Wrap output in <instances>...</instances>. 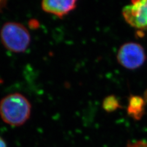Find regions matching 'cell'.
<instances>
[{"label":"cell","mask_w":147,"mask_h":147,"mask_svg":"<svg viewBox=\"0 0 147 147\" xmlns=\"http://www.w3.org/2000/svg\"><path fill=\"white\" fill-rule=\"evenodd\" d=\"M104 107L108 111H112L118 107L117 99L114 96H109L104 101Z\"/></svg>","instance_id":"7"},{"label":"cell","mask_w":147,"mask_h":147,"mask_svg":"<svg viewBox=\"0 0 147 147\" xmlns=\"http://www.w3.org/2000/svg\"><path fill=\"white\" fill-rule=\"evenodd\" d=\"M31 105L23 94H9L0 101V117L3 121L13 126L25 124L30 117Z\"/></svg>","instance_id":"1"},{"label":"cell","mask_w":147,"mask_h":147,"mask_svg":"<svg viewBox=\"0 0 147 147\" xmlns=\"http://www.w3.org/2000/svg\"><path fill=\"white\" fill-rule=\"evenodd\" d=\"M0 147H7V144L1 137H0Z\"/></svg>","instance_id":"10"},{"label":"cell","mask_w":147,"mask_h":147,"mask_svg":"<svg viewBox=\"0 0 147 147\" xmlns=\"http://www.w3.org/2000/svg\"><path fill=\"white\" fill-rule=\"evenodd\" d=\"M145 100L147 101V90H146L145 93Z\"/></svg>","instance_id":"11"},{"label":"cell","mask_w":147,"mask_h":147,"mask_svg":"<svg viewBox=\"0 0 147 147\" xmlns=\"http://www.w3.org/2000/svg\"><path fill=\"white\" fill-rule=\"evenodd\" d=\"M7 0H0V13H1L7 6Z\"/></svg>","instance_id":"9"},{"label":"cell","mask_w":147,"mask_h":147,"mask_svg":"<svg viewBox=\"0 0 147 147\" xmlns=\"http://www.w3.org/2000/svg\"><path fill=\"white\" fill-rule=\"evenodd\" d=\"M123 16L129 25L137 29L147 30V0H131L123 9Z\"/></svg>","instance_id":"4"},{"label":"cell","mask_w":147,"mask_h":147,"mask_svg":"<svg viewBox=\"0 0 147 147\" xmlns=\"http://www.w3.org/2000/svg\"><path fill=\"white\" fill-rule=\"evenodd\" d=\"M77 0H42V10L59 18H63L76 7Z\"/></svg>","instance_id":"5"},{"label":"cell","mask_w":147,"mask_h":147,"mask_svg":"<svg viewBox=\"0 0 147 147\" xmlns=\"http://www.w3.org/2000/svg\"><path fill=\"white\" fill-rule=\"evenodd\" d=\"M144 101L139 96H132L129 100L128 111L133 115L141 114L144 109Z\"/></svg>","instance_id":"6"},{"label":"cell","mask_w":147,"mask_h":147,"mask_svg":"<svg viewBox=\"0 0 147 147\" xmlns=\"http://www.w3.org/2000/svg\"><path fill=\"white\" fill-rule=\"evenodd\" d=\"M0 39L4 47L14 53H23L28 48L31 36L28 30L18 22H9L0 30Z\"/></svg>","instance_id":"2"},{"label":"cell","mask_w":147,"mask_h":147,"mask_svg":"<svg viewBox=\"0 0 147 147\" xmlns=\"http://www.w3.org/2000/svg\"><path fill=\"white\" fill-rule=\"evenodd\" d=\"M128 147H147V143L144 142H139L130 145Z\"/></svg>","instance_id":"8"},{"label":"cell","mask_w":147,"mask_h":147,"mask_svg":"<svg viewBox=\"0 0 147 147\" xmlns=\"http://www.w3.org/2000/svg\"><path fill=\"white\" fill-rule=\"evenodd\" d=\"M117 59L119 63L129 69H135L140 67L146 59L144 48L135 42H128L119 48Z\"/></svg>","instance_id":"3"}]
</instances>
